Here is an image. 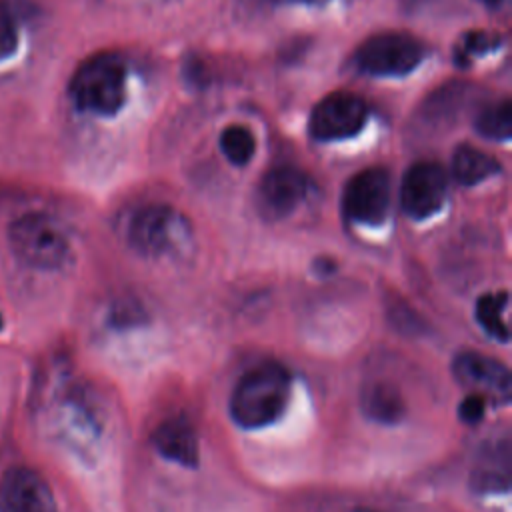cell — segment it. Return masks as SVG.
I'll return each instance as SVG.
<instances>
[{"label":"cell","mask_w":512,"mask_h":512,"mask_svg":"<svg viewBox=\"0 0 512 512\" xmlns=\"http://www.w3.org/2000/svg\"><path fill=\"white\" fill-rule=\"evenodd\" d=\"M0 248V296L16 326V290L24 280L62 274L74 260L72 240L48 212L26 210L6 222Z\"/></svg>","instance_id":"obj_1"},{"label":"cell","mask_w":512,"mask_h":512,"mask_svg":"<svg viewBox=\"0 0 512 512\" xmlns=\"http://www.w3.org/2000/svg\"><path fill=\"white\" fill-rule=\"evenodd\" d=\"M290 398V372L274 360H266L236 382L230 394V416L246 430L274 424L286 410Z\"/></svg>","instance_id":"obj_2"},{"label":"cell","mask_w":512,"mask_h":512,"mask_svg":"<svg viewBox=\"0 0 512 512\" xmlns=\"http://www.w3.org/2000/svg\"><path fill=\"white\" fill-rule=\"evenodd\" d=\"M70 98L78 110L114 116L126 100V66L112 52H98L84 60L72 80Z\"/></svg>","instance_id":"obj_3"},{"label":"cell","mask_w":512,"mask_h":512,"mask_svg":"<svg viewBox=\"0 0 512 512\" xmlns=\"http://www.w3.org/2000/svg\"><path fill=\"white\" fill-rule=\"evenodd\" d=\"M188 234V222L172 206L148 204L128 222V244L138 254L158 258L172 252Z\"/></svg>","instance_id":"obj_4"},{"label":"cell","mask_w":512,"mask_h":512,"mask_svg":"<svg viewBox=\"0 0 512 512\" xmlns=\"http://www.w3.org/2000/svg\"><path fill=\"white\" fill-rule=\"evenodd\" d=\"M424 58V46L404 32H380L356 50V66L372 76H404Z\"/></svg>","instance_id":"obj_5"},{"label":"cell","mask_w":512,"mask_h":512,"mask_svg":"<svg viewBox=\"0 0 512 512\" xmlns=\"http://www.w3.org/2000/svg\"><path fill=\"white\" fill-rule=\"evenodd\" d=\"M390 208V176L384 168H364L354 174L342 196L344 216L354 224L378 226Z\"/></svg>","instance_id":"obj_6"},{"label":"cell","mask_w":512,"mask_h":512,"mask_svg":"<svg viewBox=\"0 0 512 512\" xmlns=\"http://www.w3.org/2000/svg\"><path fill=\"white\" fill-rule=\"evenodd\" d=\"M368 118V108L364 100L350 92H334L322 98L308 122L312 138L320 142L344 140L358 134Z\"/></svg>","instance_id":"obj_7"},{"label":"cell","mask_w":512,"mask_h":512,"mask_svg":"<svg viewBox=\"0 0 512 512\" xmlns=\"http://www.w3.org/2000/svg\"><path fill=\"white\" fill-rule=\"evenodd\" d=\"M446 194L448 178L444 168L436 162H416L404 174L400 204L410 218L424 220L444 206Z\"/></svg>","instance_id":"obj_8"},{"label":"cell","mask_w":512,"mask_h":512,"mask_svg":"<svg viewBox=\"0 0 512 512\" xmlns=\"http://www.w3.org/2000/svg\"><path fill=\"white\" fill-rule=\"evenodd\" d=\"M456 380L472 392L496 404H508L512 396V376L506 364L480 352H460L452 362Z\"/></svg>","instance_id":"obj_9"},{"label":"cell","mask_w":512,"mask_h":512,"mask_svg":"<svg viewBox=\"0 0 512 512\" xmlns=\"http://www.w3.org/2000/svg\"><path fill=\"white\" fill-rule=\"evenodd\" d=\"M308 176L292 166H276L268 170L258 186V208L270 220L292 214L308 194Z\"/></svg>","instance_id":"obj_10"},{"label":"cell","mask_w":512,"mask_h":512,"mask_svg":"<svg viewBox=\"0 0 512 512\" xmlns=\"http://www.w3.org/2000/svg\"><path fill=\"white\" fill-rule=\"evenodd\" d=\"M510 440H496L484 446L472 466L470 484L480 494L508 492L510 488Z\"/></svg>","instance_id":"obj_11"},{"label":"cell","mask_w":512,"mask_h":512,"mask_svg":"<svg viewBox=\"0 0 512 512\" xmlns=\"http://www.w3.org/2000/svg\"><path fill=\"white\" fill-rule=\"evenodd\" d=\"M152 444L156 452L166 460L186 468L198 464V438L192 424L184 418L162 422L152 434Z\"/></svg>","instance_id":"obj_12"},{"label":"cell","mask_w":512,"mask_h":512,"mask_svg":"<svg viewBox=\"0 0 512 512\" xmlns=\"http://www.w3.org/2000/svg\"><path fill=\"white\" fill-rule=\"evenodd\" d=\"M364 414L380 424H396L404 416V402L390 382H372L362 392Z\"/></svg>","instance_id":"obj_13"},{"label":"cell","mask_w":512,"mask_h":512,"mask_svg":"<svg viewBox=\"0 0 512 512\" xmlns=\"http://www.w3.org/2000/svg\"><path fill=\"white\" fill-rule=\"evenodd\" d=\"M452 172L460 184L474 186V184L494 176L496 172H500V164L490 154H486L474 146L462 144L454 152Z\"/></svg>","instance_id":"obj_14"},{"label":"cell","mask_w":512,"mask_h":512,"mask_svg":"<svg viewBox=\"0 0 512 512\" xmlns=\"http://www.w3.org/2000/svg\"><path fill=\"white\" fill-rule=\"evenodd\" d=\"M508 308V294L498 292V294H484L476 302V320L478 324L496 340L508 342L510 340V330L504 320V312Z\"/></svg>","instance_id":"obj_15"},{"label":"cell","mask_w":512,"mask_h":512,"mask_svg":"<svg viewBox=\"0 0 512 512\" xmlns=\"http://www.w3.org/2000/svg\"><path fill=\"white\" fill-rule=\"evenodd\" d=\"M220 150L228 158V162L236 166H244L250 162L256 150L254 134L244 126L232 124L224 128V132L220 134Z\"/></svg>","instance_id":"obj_16"},{"label":"cell","mask_w":512,"mask_h":512,"mask_svg":"<svg viewBox=\"0 0 512 512\" xmlns=\"http://www.w3.org/2000/svg\"><path fill=\"white\" fill-rule=\"evenodd\" d=\"M510 116H512V110H510V102L508 100H502V102H496L488 108H484L478 118H476V130L486 136V138H492V140H508L510 138V128H512V122H510Z\"/></svg>","instance_id":"obj_17"},{"label":"cell","mask_w":512,"mask_h":512,"mask_svg":"<svg viewBox=\"0 0 512 512\" xmlns=\"http://www.w3.org/2000/svg\"><path fill=\"white\" fill-rule=\"evenodd\" d=\"M498 44H500L498 36H494L490 32H484V30H480V32L474 30V32H468L466 36H462V42L456 46L454 58L460 66H466L472 60V56L494 50Z\"/></svg>","instance_id":"obj_18"},{"label":"cell","mask_w":512,"mask_h":512,"mask_svg":"<svg viewBox=\"0 0 512 512\" xmlns=\"http://www.w3.org/2000/svg\"><path fill=\"white\" fill-rule=\"evenodd\" d=\"M18 48V26L10 10L0 2V60L12 56Z\"/></svg>","instance_id":"obj_19"},{"label":"cell","mask_w":512,"mask_h":512,"mask_svg":"<svg viewBox=\"0 0 512 512\" xmlns=\"http://www.w3.org/2000/svg\"><path fill=\"white\" fill-rule=\"evenodd\" d=\"M484 408H486V398H484L482 394L472 392V394L464 396V400L460 402L458 414H460L462 422H466V424H476V422L482 420Z\"/></svg>","instance_id":"obj_20"},{"label":"cell","mask_w":512,"mask_h":512,"mask_svg":"<svg viewBox=\"0 0 512 512\" xmlns=\"http://www.w3.org/2000/svg\"><path fill=\"white\" fill-rule=\"evenodd\" d=\"M6 350H10V348H6ZM14 414H16V398L0 396V442L6 436Z\"/></svg>","instance_id":"obj_21"},{"label":"cell","mask_w":512,"mask_h":512,"mask_svg":"<svg viewBox=\"0 0 512 512\" xmlns=\"http://www.w3.org/2000/svg\"><path fill=\"white\" fill-rule=\"evenodd\" d=\"M276 2H290V4H324L328 0H276Z\"/></svg>","instance_id":"obj_22"},{"label":"cell","mask_w":512,"mask_h":512,"mask_svg":"<svg viewBox=\"0 0 512 512\" xmlns=\"http://www.w3.org/2000/svg\"><path fill=\"white\" fill-rule=\"evenodd\" d=\"M478 2H484V4H488V6H500L504 0H478Z\"/></svg>","instance_id":"obj_23"},{"label":"cell","mask_w":512,"mask_h":512,"mask_svg":"<svg viewBox=\"0 0 512 512\" xmlns=\"http://www.w3.org/2000/svg\"><path fill=\"white\" fill-rule=\"evenodd\" d=\"M352 512H374V510H366V508H358V510H352Z\"/></svg>","instance_id":"obj_24"}]
</instances>
